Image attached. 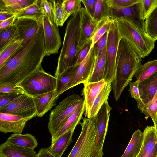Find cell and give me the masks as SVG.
<instances>
[{"mask_svg":"<svg viewBox=\"0 0 157 157\" xmlns=\"http://www.w3.org/2000/svg\"><path fill=\"white\" fill-rule=\"evenodd\" d=\"M45 56L42 26L0 69V84L16 86L41 67Z\"/></svg>","mask_w":157,"mask_h":157,"instance_id":"cell-1","label":"cell"},{"mask_svg":"<svg viewBox=\"0 0 157 157\" xmlns=\"http://www.w3.org/2000/svg\"><path fill=\"white\" fill-rule=\"evenodd\" d=\"M82 7L72 15L66 28L63 42L55 73L56 77L67 68L75 65L78 56L88 41L82 28Z\"/></svg>","mask_w":157,"mask_h":157,"instance_id":"cell-2","label":"cell"},{"mask_svg":"<svg viewBox=\"0 0 157 157\" xmlns=\"http://www.w3.org/2000/svg\"><path fill=\"white\" fill-rule=\"evenodd\" d=\"M141 58L126 39L120 38L116 56L115 76L111 83L113 91L122 93L131 82L137 70L142 65Z\"/></svg>","mask_w":157,"mask_h":157,"instance_id":"cell-3","label":"cell"},{"mask_svg":"<svg viewBox=\"0 0 157 157\" xmlns=\"http://www.w3.org/2000/svg\"><path fill=\"white\" fill-rule=\"evenodd\" d=\"M113 20L120 38L126 39L141 58L150 54L154 48L155 41L138 29L129 18L121 17Z\"/></svg>","mask_w":157,"mask_h":157,"instance_id":"cell-4","label":"cell"},{"mask_svg":"<svg viewBox=\"0 0 157 157\" xmlns=\"http://www.w3.org/2000/svg\"><path fill=\"white\" fill-rule=\"evenodd\" d=\"M84 104V99L78 95L73 94L65 98L55 107L50 114L48 124L52 137L70 117Z\"/></svg>","mask_w":157,"mask_h":157,"instance_id":"cell-5","label":"cell"},{"mask_svg":"<svg viewBox=\"0 0 157 157\" xmlns=\"http://www.w3.org/2000/svg\"><path fill=\"white\" fill-rule=\"evenodd\" d=\"M56 84V78L45 72L41 66L16 86L33 98L55 90Z\"/></svg>","mask_w":157,"mask_h":157,"instance_id":"cell-6","label":"cell"},{"mask_svg":"<svg viewBox=\"0 0 157 157\" xmlns=\"http://www.w3.org/2000/svg\"><path fill=\"white\" fill-rule=\"evenodd\" d=\"M97 128V115L87 118L86 135L77 154L75 157H102L103 146L96 142Z\"/></svg>","mask_w":157,"mask_h":157,"instance_id":"cell-7","label":"cell"},{"mask_svg":"<svg viewBox=\"0 0 157 157\" xmlns=\"http://www.w3.org/2000/svg\"><path fill=\"white\" fill-rule=\"evenodd\" d=\"M120 39L116 24L113 20L108 32L106 44V65L104 78L107 82L112 83L115 74L116 61Z\"/></svg>","mask_w":157,"mask_h":157,"instance_id":"cell-8","label":"cell"},{"mask_svg":"<svg viewBox=\"0 0 157 157\" xmlns=\"http://www.w3.org/2000/svg\"><path fill=\"white\" fill-rule=\"evenodd\" d=\"M0 113L21 116L29 120L36 116L33 98L25 93L8 105L0 108Z\"/></svg>","mask_w":157,"mask_h":157,"instance_id":"cell-9","label":"cell"},{"mask_svg":"<svg viewBox=\"0 0 157 157\" xmlns=\"http://www.w3.org/2000/svg\"><path fill=\"white\" fill-rule=\"evenodd\" d=\"M42 24L44 33L45 56L58 53L62 45L58 26L46 16L42 18Z\"/></svg>","mask_w":157,"mask_h":157,"instance_id":"cell-10","label":"cell"},{"mask_svg":"<svg viewBox=\"0 0 157 157\" xmlns=\"http://www.w3.org/2000/svg\"><path fill=\"white\" fill-rule=\"evenodd\" d=\"M93 46L92 44L87 56L80 64L76 75L67 88V90L79 84L86 83L91 76L98 59Z\"/></svg>","mask_w":157,"mask_h":157,"instance_id":"cell-11","label":"cell"},{"mask_svg":"<svg viewBox=\"0 0 157 157\" xmlns=\"http://www.w3.org/2000/svg\"><path fill=\"white\" fill-rule=\"evenodd\" d=\"M29 120L21 116L0 113V131L5 133L21 134Z\"/></svg>","mask_w":157,"mask_h":157,"instance_id":"cell-12","label":"cell"},{"mask_svg":"<svg viewBox=\"0 0 157 157\" xmlns=\"http://www.w3.org/2000/svg\"><path fill=\"white\" fill-rule=\"evenodd\" d=\"M14 23L17 27L19 37L23 40L22 45L26 43L38 31L42 26V21L35 19L19 18L16 19Z\"/></svg>","mask_w":157,"mask_h":157,"instance_id":"cell-13","label":"cell"},{"mask_svg":"<svg viewBox=\"0 0 157 157\" xmlns=\"http://www.w3.org/2000/svg\"><path fill=\"white\" fill-rule=\"evenodd\" d=\"M112 109L107 101L97 114V128L96 142L98 145L103 146L107 132L110 113Z\"/></svg>","mask_w":157,"mask_h":157,"instance_id":"cell-14","label":"cell"},{"mask_svg":"<svg viewBox=\"0 0 157 157\" xmlns=\"http://www.w3.org/2000/svg\"><path fill=\"white\" fill-rule=\"evenodd\" d=\"M109 16L113 20L121 17L128 18L138 29L146 33L145 27V21L142 20L140 18L137 4L125 8L110 9Z\"/></svg>","mask_w":157,"mask_h":157,"instance_id":"cell-15","label":"cell"},{"mask_svg":"<svg viewBox=\"0 0 157 157\" xmlns=\"http://www.w3.org/2000/svg\"><path fill=\"white\" fill-rule=\"evenodd\" d=\"M107 82L104 79L94 82L84 84L82 92L85 104V116L89 118L90 112L94 102L100 91Z\"/></svg>","mask_w":157,"mask_h":157,"instance_id":"cell-16","label":"cell"},{"mask_svg":"<svg viewBox=\"0 0 157 157\" xmlns=\"http://www.w3.org/2000/svg\"><path fill=\"white\" fill-rule=\"evenodd\" d=\"M140 100L137 103L146 104L151 101L157 91V72L138 85Z\"/></svg>","mask_w":157,"mask_h":157,"instance_id":"cell-17","label":"cell"},{"mask_svg":"<svg viewBox=\"0 0 157 157\" xmlns=\"http://www.w3.org/2000/svg\"><path fill=\"white\" fill-rule=\"evenodd\" d=\"M37 117H41L54 106L58 98L55 90L33 97Z\"/></svg>","mask_w":157,"mask_h":157,"instance_id":"cell-18","label":"cell"},{"mask_svg":"<svg viewBox=\"0 0 157 157\" xmlns=\"http://www.w3.org/2000/svg\"><path fill=\"white\" fill-rule=\"evenodd\" d=\"M143 133L142 144L136 157H145L157 149V135L155 127L147 126Z\"/></svg>","mask_w":157,"mask_h":157,"instance_id":"cell-19","label":"cell"},{"mask_svg":"<svg viewBox=\"0 0 157 157\" xmlns=\"http://www.w3.org/2000/svg\"><path fill=\"white\" fill-rule=\"evenodd\" d=\"M33 149L12 144L6 141L0 146V157H37Z\"/></svg>","mask_w":157,"mask_h":157,"instance_id":"cell-20","label":"cell"},{"mask_svg":"<svg viewBox=\"0 0 157 157\" xmlns=\"http://www.w3.org/2000/svg\"><path fill=\"white\" fill-rule=\"evenodd\" d=\"M80 64L69 67L56 77V84L55 90L56 97L58 98L67 90V88L76 75Z\"/></svg>","mask_w":157,"mask_h":157,"instance_id":"cell-21","label":"cell"},{"mask_svg":"<svg viewBox=\"0 0 157 157\" xmlns=\"http://www.w3.org/2000/svg\"><path fill=\"white\" fill-rule=\"evenodd\" d=\"M74 131H70L51 142L48 147L49 152L55 157H61L68 146L72 142Z\"/></svg>","mask_w":157,"mask_h":157,"instance_id":"cell-22","label":"cell"},{"mask_svg":"<svg viewBox=\"0 0 157 157\" xmlns=\"http://www.w3.org/2000/svg\"><path fill=\"white\" fill-rule=\"evenodd\" d=\"M85 109V104L76 110L68 119L59 130L52 137L51 142L56 140L66 132L74 131L77 125L79 124Z\"/></svg>","mask_w":157,"mask_h":157,"instance_id":"cell-23","label":"cell"},{"mask_svg":"<svg viewBox=\"0 0 157 157\" xmlns=\"http://www.w3.org/2000/svg\"><path fill=\"white\" fill-rule=\"evenodd\" d=\"M15 145L33 149L37 147L38 143L35 137L30 134H14L6 141Z\"/></svg>","mask_w":157,"mask_h":157,"instance_id":"cell-24","label":"cell"},{"mask_svg":"<svg viewBox=\"0 0 157 157\" xmlns=\"http://www.w3.org/2000/svg\"><path fill=\"white\" fill-rule=\"evenodd\" d=\"M23 40L15 38L0 49V69L21 47Z\"/></svg>","mask_w":157,"mask_h":157,"instance_id":"cell-25","label":"cell"},{"mask_svg":"<svg viewBox=\"0 0 157 157\" xmlns=\"http://www.w3.org/2000/svg\"><path fill=\"white\" fill-rule=\"evenodd\" d=\"M143 138V132L140 130L138 129L135 131L121 157H136L140 150Z\"/></svg>","mask_w":157,"mask_h":157,"instance_id":"cell-26","label":"cell"},{"mask_svg":"<svg viewBox=\"0 0 157 157\" xmlns=\"http://www.w3.org/2000/svg\"><path fill=\"white\" fill-rule=\"evenodd\" d=\"M106 65V45L95 64L93 72L86 82H94L104 79Z\"/></svg>","mask_w":157,"mask_h":157,"instance_id":"cell-27","label":"cell"},{"mask_svg":"<svg viewBox=\"0 0 157 157\" xmlns=\"http://www.w3.org/2000/svg\"><path fill=\"white\" fill-rule=\"evenodd\" d=\"M15 15L16 19L19 18H27L40 21H41L45 16L39 0H36L34 3L29 7L16 12Z\"/></svg>","mask_w":157,"mask_h":157,"instance_id":"cell-28","label":"cell"},{"mask_svg":"<svg viewBox=\"0 0 157 157\" xmlns=\"http://www.w3.org/2000/svg\"><path fill=\"white\" fill-rule=\"evenodd\" d=\"M99 22L92 17L85 8L82 7V30L88 41L92 40Z\"/></svg>","mask_w":157,"mask_h":157,"instance_id":"cell-29","label":"cell"},{"mask_svg":"<svg viewBox=\"0 0 157 157\" xmlns=\"http://www.w3.org/2000/svg\"><path fill=\"white\" fill-rule=\"evenodd\" d=\"M112 89L111 83L107 82L101 89L96 98L90 110L89 117L97 115L100 109L107 101Z\"/></svg>","mask_w":157,"mask_h":157,"instance_id":"cell-30","label":"cell"},{"mask_svg":"<svg viewBox=\"0 0 157 157\" xmlns=\"http://www.w3.org/2000/svg\"><path fill=\"white\" fill-rule=\"evenodd\" d=\"M157 72V60L148 61L141 65L134 76L139 83L148 78Z\"/></svg>","mask_w":157,"mask_h":157,"instance_id":"cell-31","label":"cell"},{"mask_svg":"<svg viewBox=\"0 0 157 157\" xmlns=\"http://www.w3.org/2000/svg\"><path fill=\"white\" fill-rule=\"evenodd\" d=\"M147 34L153 40H157V6L149 15L145 21Z\"/></svg>","mask_w":157,"mask_h":157,"instance_id":"cell-32","label":"cell"},{"mask_svg":"<svg viewBox=\"0 0 157 157\" xmlns=\"http://www.w3.org/2000/svg\"><path fill=\"white\" fill-rule=\"evenodd\" d=\"M81 0H63L62 6L63 24L71 15L75 14L81 9Z\"/></svg>","mask_w":157,"mask_h":157,"instance_id":"cell-33","label":"cell"},{"mask_svg":"<svg viewBox=\"0 0 157 157\" xmlns=\"http://www.w3.org/2000/svg\"><path fill=\"white\" fill-rule=\"evenodd\" d=\"M19 37L18 28L15 23L7 28L0 29V49L10 41Z\"/></svg>","mask_w":157,"mask_h":157,"instance_id":"cell-34","label":"cell"},{"mask_svg":"<svg viewBox=\"0 0 157 157\" xmlns=\"http://www.w3.org/2000/svg\"><path fill=\"white\" fill-rule=\"evenodd\" d=\"M139 110L147 117L152 119L154 125L156 121L157 114V91L152 100L148 103L137 104Z\"/></svg>","mask_w":157,"mask_h":157,"instance_id":"cell-35","label":"cell"},{"mask_svg":"<svg viewBox=\"0 0 157 157\" xmlns=\"http://www.w3.org/2000/svg\"><path fill=\"white\" fill-rule=\"evenodd\" d=\"M157 6V0H140L137 3L140 18L145 21Z\"/></svg>","mask_w":157,"mask_h":157,"instance_id":"cell-36","label":"cell"},{"mask_svg":"<svg viewBox=\"0 0 157 157\" xmlns=\"http://www.w3.org/2000/svg\"><path fill=\"white\" fill-rule=\"evenodd\" d=\"M113 20L110 17L107 16L99 21L91 40L92 45L94 46L105 33L109 31Z\"/></svg>","mask_w":157,"mask_h":157,"instance_id":"cell-37","label":"cell"},{"mask_svg":"<svg viewBox=\"0 0 157 157\" xmlns=\"http://www.w3.org/2000/svg\"><path fill=\"white\" fill-rule=\"evenodd\" d=\"M109 14L110 8L108 6L106 0H97L94 17V19L99 21L104 17L109 16Z\"/></svg>","mask_w":157,"mask_h":157,"instance_id":"cell-38","label":"cell"},{"mask_svg":"<svg viewBox=\"0 0 157 157\" xmlns=\"http://www.w3.org/2000/svg\"><path fill=\"white\" fill-rule=\"evenodd\" d=\"M82 122H80L81 127L80 134L72 150L67 157H75L77 154L84 140L86 132L87 126V118L83 117Z\"/></svg>","mask_w":157,"mask_h":157,"instance_id":"cell-39","label":"cell"},{"mask_svg":"<svg viewBox=\"0 0 157 157\" xmlns=\"http://www.w3.org/2000/svg\"><path fill=\"white\" fill-rule=\"evenodd\" d=\"M52 1L55 22L58 26H62L63 25V11L62 6L63 0Z\"/></svg>","mask_w":157,"mask_h":157,"instance_id":"cell-40","label":"cell"},{"mask_svg":"<svg viewBox=\"0 0 157 157\" xmlns=\"http://www.w3.org/2000/svg\"><path fill=\"white\" fill-rule=\"evenodd\" d=\"M140 0H106L110 9H120L130 7L138 3Z\"/></svg>","mask_w":157,"mask_h":157,"instance_id":"cell-41","label":"cell"},{"mask_svg":"<svg viewBox=\"0 0 157 157\" xmlns=\"http://www.w3.org/2000/svg\"><path fill=\"white\" fill-rule=\"evenodd\" d=\"M22 9L17 0H0V11L6 10L13 13Z\"/></svg>","mask_w":157,"mask_h":157,"instance_id":"cell-42","label":"cell"},{"mask_svg":"<svg viewBox=\"0 0 157 157\" xmlns=\"http://www.w3.org/2000/svg\"><path fill=\"white\" fill-rule=\"evenodd\" d=\"M22 94L16 92L0 93V108L10 104Z\"/></svg>","mask_w":157,"mask_h":157,"instance_id":"cell-43","label":"cell"},{"mask_svg":"<svg viewBox=\"0 0 157 157\" xmlns=\"http://www.w3.org/2000/svg\"><path fill=\"white\" fill-rule=\"evenodd\" d=\"M40 2L45 16L52 22L55 23L52 0H40Z\"/></svg>","mask_w":157,"mask_h":157,"instance_id":"cell-44","label":"cell"},{"mask_svg":"<svg viewBox=\"0 0 157 157\" xmlns=\"http://www.w3.org/2000/svg\"><path fill=\"white\" fill-rule=\"evenodd\" d=\"M108 32L105 33L93 46L96 55L98 58L101 55L106 45Z\"/></svg>","mask_w":157,"mask_h":157,"instance_id":"cell-45","label":"cell"},{"mask_svg":"<svg viewBox=\"0 0 157 157\" xmlns=\"http://www.w3.org/2000/svg\"><path fill=\"white\" fill-rule=\"evenodd\" d=\"M19 93L24 94L23 90L20 87L13 86L11 85L2 84H0V93Z\"/></svg>","mask_w":157,"mask_h":157,"instance_id":"cell-46","label":"cell"},{"mask_svg":"<svg viewBox=\"0 0 157 157\" xmlns=\"http://www.w3.org/2000/svg\"><path fill=\"white\" fill-rule=\"evenodd\" d=\"M139 82L136 80L133 82H131L129 84V91L131 97L134 98L136 101L140 100L138 85Z\"/></svg>","mask_w":157,"mask_h":157,"instance_id":"cell-47","label":"cell"},{"mask_svg":"<svg viewBox=\"0 0 157 157\" xmlns=\"http://www.w3.org/2000/svg\"><path fill=\"white\" fill-rule=\"evenodd\" d=\"M87 12L94 17L96 3L97 0H81Z\"/></svg>","mask_w":157,"mask_h":157,"instance_id":"cell-48","label":"cell"},{"mask_svg":"<svg viewBox=\"0 0 157 157\" xmlns=\"http://www.w3.org/2000/svg\"><path fill=\"white\" fill-rule=\"evenodd\" d=\"M92 44V40H90L80 52L76 64H80L85 59L90 51Z\"/></svg>","mask_w":157,"mask_h":157,"instance_id":"cell-49","label":"cell"},{"mask_svg":"<svg viewBox=\"0 0 157 157\" xmlns=\"http://www.w3.org/2000/svg\"><path fill=\"white\" fill-rule=\"evenodd\" d=\"M16 18L15 15L0 22V29H3L7 28L14 24Z\"/></svg>","mask_w":157,"mask_h":157,"instance_id":"cell-50","label":"cell"},{"mask_svg":"<svg viewBox=\"0 0 157 157\" xmlns=\"http://www.w3.org/2000/svg\"><path fill=\"white\" fill-rule=\"evenodd\" d=\"M14 15V13L8 11H0V22L3 21Z\"/></svg>","mask_w":157,"mask_h":157,"instance_id":"cell-51","label":"cell"},{"mask_svg":"<svg viewBox=\"0 0 157 157\" xmlns=\"http://www.w3.org/2000/svg\"><path fill=\"white\" fill-rule=\"evenodd\" d=\"M37 157H55L49 151L48 148L41 149L37 153Z\"/></svg>","mask_w":157,"mask_h":157,"instance_id":"cell-52","label":"cell"},{"mask_svg":"<svg viewBox=\"0 0 157 157\" xmlns=\"http://www.w3.org/2000/svg\"><path fill=\"white\" fill-rule=\"evenodd\" d=\"M36 0H17L22 9L29 7L34 3Z\"/></svg>","mask_w":157,"mask_h":157,"instance_id":"cell-53","label":"cell"},{"mask_svg":"<svg viewBox=\"0 0 157 157\" xmlns=\"http://www.w3.org/2000/svg\"><path fill=\"white\" fill-rule=\"evenodd\" d=\"M145 157H157V149L152 153Z\"/></svg>","mask_w":157,"mask_h":157,"instance_id":"cell-54","label":"cell"},{"mask_svg":"<svg viewBox=\"0 0 157 157\" xmlns=\"http://www.w3.org/2000/svg\"><path fill=\"white\" fill-rule=\"evenodd\" d=\"M155 128V130L156 131V133L157 135V117H156V123L155 125H154Z\"/></svg>","mask_w":157,"mask_h":157,"instance_id":"cell-55","label":"cell"}]
</instances>
